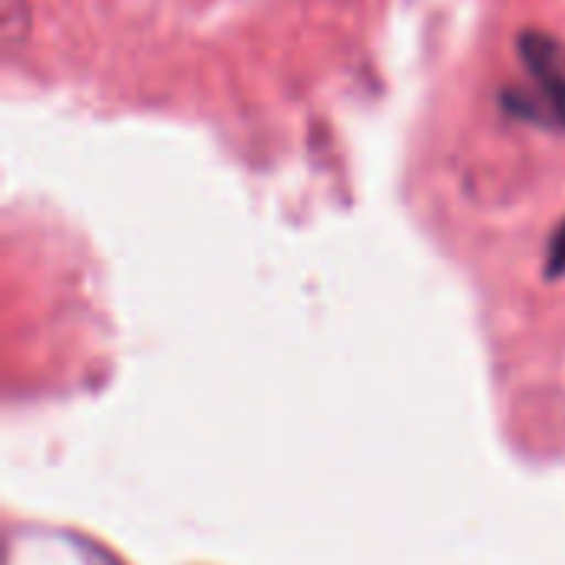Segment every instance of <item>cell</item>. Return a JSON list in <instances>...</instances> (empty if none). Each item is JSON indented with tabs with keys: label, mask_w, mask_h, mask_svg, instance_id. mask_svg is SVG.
<instances>
[{
	"label": "cell",
	"mask_w": 565,
	"mask_h": 565,
	"mask_svg": "<svg viewBox=\"0 0 565 565\" xmlns=\"http://www.w3.org/2000/svg\"><path fill=\"white\" fill-rule=\"evenodd\" d=\"M550 271L565 275V225L559 228V235L553 238V255H550Z\"/></svg>",
	"instance_id": "obj_2"
},
{
	"label": "cell",
	"mask_w": 565,
	"mask_h": 565,
	"mask_svg": "<svg viewBox=\"0 0 565 565\" xmlns=\"http://www.w3.org/2000/svg\"><path fill=\"white\" fill-rule=\"evenodd\" d=\"M520 46L536 89L510 93V106L520 109L526 119L565 129V46L546 33H526Z\"/></svg>",
	"instance_id": "obj_1"
}]
</instances>
